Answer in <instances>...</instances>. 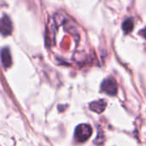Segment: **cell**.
I'll return each instance as SVG.
<instances>
[{"instance_id":"obj_1","label":"cell","mask_w":146,"mask_h":146,"mask_svg":"<svg viewBox=\"0 0 146 146\" xmlns=\"http://www.w3.org/2000/svg\"><path fill=\"white\" fill-rule=\"evenodd\" d=\"M92 130L89 125L80 124L79 125L74 131V138L78 142H85L92 136Z\"/></svg>"},{"instance_id":"obj_2","label":"cell","mask_w":146,"mask_h":146,"mask_svg":"<svg viewBox=\"0 0 146 146\" xmlns=\"http://www.w3.org/2000/svg\"><path fill=\"white\" fill-rule=\"evenodd\" d=\"M101 89L106 94H108L110 96H115L118 91L117 83L114 78L110 77L103 81V83L101 85Z\"/></svg>"},{"instance_id":"obj_3","label":"cell","mask_w":146,"mask_h":146,"mask_svg":"<svg viewBox=\"0 0 146 146\" xmlns=\"http://www.w3.org/2000/svg\"><path fill=\"white\" fill-rule=\"evenodd\" d=\"M13 30L12 22L9 16L3 15L0 19V33L3 36L10 35Z\"/></svg>"},{"instance_id":"obj_4","label":"cell","mask_w":146,"mask_h":146,"mask_svg":"<svg viewBox=\"0 0 146 146\" xmlns=\"http://www.w3.org/2000/svg\"><path fill=\"white\" fill-rule=\"evenodd\" d=\"M0 57H1V62L5 68H9L12 65V57H11V54H10L9 48L5 47L1 50Z\"/></svg>"},{"instance_id":"obj_5","label":"cell","mask_w":146,"mask_h":146,"mask_svg":"<svg viewBox=\"0 0 146 146\" xmlns=\"http://www.w3.org/2000/svg\"><path fill=\"white\" fill-rule=\"evenodd\" d=\"M106 105H107V103L104 99L94 101V102L90 104V110H92L93 112H96V113H102L104 111Z\"/></svg>"},{"instance_id":"obj_6","label":"cell","mask_w":146,"mask_h":146,"mask_svg":"<svg viewBox=\"0 0 146 146\" xmlns=\"http://www.w3.org/2000/svg\"><path fill=\"white\" fill-rule=\"evenodd\" d=\"M133 26H134V21H133V18H127L126 19L123 23H122V30L123 32L126 33V34H128L130 33L133 29Z\"/></svg>"},{"instance_id":"obj_7","label":"cell","mask_w":146,"mask_h":146,"mask_svg":"<svg viewBox=\"0 0 146 146\" xmlns=\"http://www.w3.org/2000/svg\"><path fill=\"white\" fill-rule=\"evenodd\" d=\"M139 34H140L143 38H145L146 39V27L145 28H144V29H142V30L139 32Z\"/></svg>"}]
</instances>
